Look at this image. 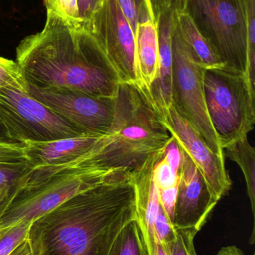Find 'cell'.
Listing matches in <instances>:
<instances>
[{"mask_svg": "<svg viewBox=\"0 0 255 255\" xmlns=\"http://www.w3.org/2000/svg\"><path fill=\"white\" fill-rule=\"evenodd\" d=\"M136 217L132 172L114 169L101 184L32 222L27 240L32 255H109Z\"/></svg>", "mask_w": 255, "mask_h": 255, "instance_id": "cell-1", "label": "cell"}, {"mask_svg": "<svg viewBox=\"0 0 255 255\" xmlns=\"http://www.w3.org/2000/svg\"><path fill=\"white\" fill-rule=\"evenodd\" d=\"M16 63L28 85L115 99L119 83L106 55L85 25L46 7L41 31L16 47Z\"/></svg>", "mask_w": 255, "mask_h": 255, "instance_id": "cell-2", "label": "cell"}, {"mask_svg": "<svg viewBox=\"0 0 255 255\" xmlns=\"http://www.w3.org/2000/svg\"><path fill=\"white\" fill-rule=\"evenodd\" d=\"M171 138L151 91L144 85L119 84L109 133L75 162L79 166L133 172L148 157L163 151Z\"/></svg>", "mask_w": 255, "mask_h": 255, "instance_id": "cell-3", "label": "cell"}, {"mask_svg": "<svg viewBox=\"0 0 255 255\" xmlns=\"http://www.w3.org/2000/svg\"><path fill=\"white\" fill-rule=\"evenodd\" d=\"M112 170L79 166L75 161L27 166L0 215V230L32 223L78 193L101 184Z\"/></svg>", "mask_w": 255, "mask_h": 255, "instance_id": "cell-4", "label": "cell"}, {"mask_svg": "<svg viewBox=\"0 0 255 255\" xmlns=\"http://www.w3.org/2000/svg\"><path fill=\"white\" fill-rule=\"evenodd\" d=\"M225 67L247 76L248 37L245 0H177Z\"/></svg>", "mask_w": 255, "mask_h": 255, "instance_id": "cell-5", "label": "cell"}, {"mask_svg": "<svg viewBox=\"0 0 255 255\" xmlns=\"http://www.w3.org/2000/svg\"><path fill=\"white\" fill-rule=\"evenodd\" d=\"M205 103L223 150L247 137L254 128L255 88L244 73L208 69L204 77Z\"/></svg>", "mask_w": 255, "mask_h": 255, "instance_id": "cell-6", "label": "cell"}, {"mask_svg": "<svg viewBox=\"0 0 255 255\" xmlns=\"http://www.w3.org/2000/svg\"><path fill=\"white\" fill-rule=\"evenodd\" d=\"M172 40V106L197 130L213 152L225 156L207 110L204 88L207 69L183 41L175 27V20Z\"/></svg>", "mask_w": 255, "mask_h": 255, "instance_id": "cell-7", "label": "cell"}, {"mask_svg": "<svg viewBox=\"0 0 255 255\" xmlns=\"http://www.w3.org/2000/svg\"><path fill=\"white\" fill-rule=\"evenodd\" d=\"M0 122L7 139L19 143L88 135L29 94L15 90L0 89Z\"/></svg>", "mask_w": 255, "mask_h": 255, "instance_id": "cell-8", "label": "cell"}, {"mask_svg": "<svg viewBox=\"0 0 255 255\" xmlns=\"http://www.w3.org/2000/svg\"><path fill=\"white\" fill-rule=\"evenodd\" d=\"M85 26L106 55L118 83L144 85L138 71L135 34L116 0H103Z\"/></svg>", "mask_w": 255, "mask_h": 255, "instance_id": "cell-9", "label": "cell"}, {"mask_svg": "<svg viewBox=\"0 0 255 255\" xmlns=\"http://www.w3.org/2000/svg\"><path fill=\"white\" fill-rule=\"evenodd\" d=\"M29 94L85 134L106 136L113 124L116 97L103 98L78 91L31 85Z\"/></svg>", "mask_w": 255, "mask_h": 255, "instance_id": "cell-10", "label": "cell"}, {"mask_svg": "<svg viewBox=\"0 0 255 255\" xmlns=\"http://www.w3.org/2000/svg\"><path fill=\"white\" fill-rule=\"evenodd\" d=\"M163 125L202 172L217 201L227 194L232 181L225 166V156L213 152L201 135L175 110L174 106L159 110Z\"/></svg>", "mask_w": 255, "mask_h": 255, "instance_id": "cell-11", "label": "cell"}, {"mask_svg": "<svg viewBox=\"0 0 255 255\" xmlns=\"http://www.w3.org/2000/svg\"><path fill=\"white\" fill-rule=\"evenodd\" d=\"M182 163L174 213L177 230L199 232L208 220L218 201L214 198L197 166L181 149Z\"/></svg>", "mask_w": 255, "mask_h": 255, "instance_id": "cell-12", "label": "cell"}, {"mask_svg": "<svg viewBox=\"0 0 255 255\" xmlns=\"http://www.w3.org/2000/svg\"><path fill=\"white\" fill-rule=\"evenodd\" d=\"M163 153L162 151L153 154L141 167L132 172L136 191V219L143 234L149 255H154L155 250V223L160 208L158 188L154 179V169Z\"/></svg>", "mask_w": 255, "mask_h": 255, "instance_id": "cell-13", "label": "cell"}, {"mask_svg": "<svg viewBox=\"0 0 255 255\" xmlns=\"http://www.w3.org/2000/svg\"><path fill=\"white\" fill-rule=\"evenodd\" d=\"M103 136L83 135L47 142L25 141L21 144L29 167L59 166L91 152Z\"/></svg>", "mask_w": 255, "mask_h": 255, "instance_id": "cell-14", "label": "cell"}, {"mask_svg": "<svg viewBox=\"0 0 255 255\" xmlns=\"http://www.w3.org/2000/svg\"><path fill=\"white\" fill-rule=\"evenodd\" d=\"M159 64L157 78L151 87V95L158 109L172 106V32L174 8L163 12L157 18Z\"/></svg>", "mask_w": 255, "mask_h": 255, "instance_id": "cell-15", "label": "cell"}, {"mask_svg": "<svg viewBox=\"0 0 255 255\" xmlns=\"http://www.w3.org/2000/svg\"><path fill=\"white\" fill-rule=\"evenodd\" d=\"M136 61L142 83L151 90L158 72L159 43L157 23L148 21L139 24L135 34Z\"/></svg>", "mask_w": 255, "mask_h": 255, "instance_id": "cell-16", "label": "cell"}, {"mask_svg": "<svg viewBox=\"0 0 255 255\" xmlns=\"http://www.w3.org/2000/svg\"><path fill=\"white\" fill-rule=\"evenodd\" d=\"M174 20L183 41L207 70L225 67L187 13L174 8Z\"/></svg>", "mask_w": 255, "mask_h": 255, "instance_id": "cell-17", "label": "cell"}, {"mask_svg": "<svg viewBox=\"0 0 255 255\" xmlns=\"http://www.w3.org/2000/svg\"><path fill=\"white\" fill-rule=\"evenodd\" d=\"M225 157L235 162L241 168L247 184V193L251 204L253 217V232L250 238V244L255 241V150L250 145L247 137L240 139L225 148Z\"/></svg>", "mask_w": 255, "mask_h": 255, "instance_id": "cell-18", "label": "cell"}, {"mask_svg": "<svg viewBox=\"0 0 255 255\" xmlns=\"http://www.w3.org/2000/svg\"><path fill=\"white\" fill-rule=\"evenodd\" d=\"M109 255H149L136 219L130 222L120 232Z\"/></svg>", "mask_w": 255, "mask_h": 255, "instance_id": "cell-19", "label": "cell"}, {"mask_svg": "<svg viewBox=\"0 0 255 255\" xmlns=\"http://www.w3.org/2000/svg\"><path fill=\"white\" fill-rule=\"evenodd\" d=\"M0 89L29 94V85L16 61L0 57Z\"/></svg>", "mask_w": 255, "mask_h": 255, "instance_id": "cell-20", "label": "cell"}, {"mask_svg": "<svg viewBox=\"0 0 255 255\" xmlns=\"http://www.w3.org/2000/svg\"><path fill=\"white\" fill-rule=\"evenodd\" d=\"M134 34L139 24L154 21L150 0H116Z\"/></svg>", "mask_w": 255, "mask_h": 255, "instance_id": "cell-21", "label": "cell"}, {"mask_svg": "<svg viewBox=\"0 0 255 255\" xmlns=\"http://www.w3.org/2000/svg\"><path fill=\"white\" fill-rule=\"evenodd\" d=\"M248 37L247 76L255 88V0H245Z\"/></svg>", "mask_w": 255, "mask_h": 255, "instance_id": "cell-22", "label": "cell"}, {"mask_svg": "<svg viewBox=\"0 0 255 255\" xmlns=\"http://www.w3.org/2000/svg\"><path fill=\"white\" fill-rule=\"evenodd\" d=\"M31 223H20L13 227L1 230L0 255H9L27 239Z\"/></svg>", "mask_w": 255, "mask_h": 255, "instance_id": "cell-23", "label": "cell"}, {"mask_svg": "<svg viewBox=\"0 0 255 255\" xmlns=\"http://www.w3.org/2000/svg\"><path fill=\"white\" fill-rule=\"evenodd\" d=\"M28 166L23 145L19 142L0 139V166L19 167Z\"/></svg>", "mask_w": 255, "mask_h": 255, "instance_id": "cell-24", "label": "cell"}, {"mask_svg": "<svg viewBox=\"0 0 255 255\" xmlns=\"http://www.w3.org/2000/svg\"><path fill=\"white\" fill-rule=\"evenodd\" d=\"M154 179L158 190H167L179 184L180 173L162 156L154 167Z\"/></svg>", "mask_w": 255, "mask_h": 255, "instance_id": "cell-25", "label": "cell"}, {"mask_svg": "<svg viewBox=\"0 0 255 255\" xmlns=\"http://www.w3.org/2000/svg\"><path fill=\"white\" fill-rule=\"evenodd\" d=\"M178 231L160 204L155 223L156 244L171 246L177 240Z\"/></svg>", "mask_w": 255, "mask_h": 255, "instance_id": "cell-26", "label": "cell"}, {"mask_svg": "<svg viewBox=\"0 0 255 255\" xmlns=\"http://www.w3.org/2000/svg\"><path fill=\"white\" fill-rule=\"evenodd\" d=\"M178 231L177 240L171 246L172 255H197L194 240L198 232L191 229Z\"/></svg>", "mask_w": 255, "mask_h": 255, "instance_id": "cell-27", "label": "cell"}, {"mask_svg": "<svg viewBox=\"0 0 255 255\" xmlns=\"http://www.w3.org/2000/svg\"><path fill=\"white\" fill-rule=\"evenodd\" d=\"M53 7L64 19L82 25L79 19L77 0H55Z\"/></svg>", "mask_w": 255, "mask_h": 255, "instance_id": "cell-28", "label": "cell"}, {"mask_svg": "<svg viewBox=\"0 0 255 255\" xmlns=\"http://www.w3.org/2000/svg\"><path fill=\"white\" fill-rule=\"evenodd\" d=\"M178 185L167 190H158L160 205L166 212L168 218L172 223L174 221V213H175Z\"/></svg>", "mask_w": 255, "mask_h": 255, "instance_id": "cell-29", "label": "cell"}, {"mask_svg": "<svg viewBox=\"0 0 255 255\" xmlns=\"http://www.w3.org/2000/svg\"><path fill=\"white\" fill-rule=\"evenodd\" d=\"M81 23L86 25L103 0H77Z\"/></svg>", "mask_w": 255, "mask_h": 255, "instance_id": "cell-30", "label": "cell"}, {"mask_svg": "<svg viewBox=\"0 0 255 255\" xmlns=\"http://www.w3.org/2000/svg\"><path fill=\"white\" fill-rule=\"evenodd\" d=\"M177 0H150L155 22L163 12L173 8Z\"/></svg>", "mask_w": 255, "mask_h": 255, "instance_id": "cell-31", "label": "cell"}, {"mask_svg": "<svg viewBox=\"0 0 255 255\" xmlns=\"http://www.w3.org/2000/svg\"><path fill=\"white\" fill-rule=\"evenodd\" d=\"M9 255H31V247L28 244V240L22 243L17 248L15 249Z\"/></svg>", "mask_w": 255, "mask_h": 255, "instance_id": "cell-32", "label": "cell"}, {"mask_svg": "<svg viewBox=\"0 0 255 255\" xmlns=\"http://www.w3.org/2000/svg\"><path fill=\"white\" fill-rule=\"evenodd\" d=\"M216 255H246L241 249L236 246H229L223 247ZM253 255H255V253Z\"/></svg>", "mask_w": 255, "mask_h": 255, "instance_id": "cell-33", "label": "cell"}, {"mask_svg": "<svg viewBox=\"0 0 255 255\" xmlns=\"http://www.w3.org/2000/svg\"><path fill=\"white\" fill-rule=\"evenodd\" d=\"M10 192H9L8 190L0 189V215L5 208L7 202L10 199Z\"/></svg>", "mask_w": 255, "mask_h": 255, "instance_id": "cell-34", "label": "cell"}, {"mask_svg": "<svg viewBox=\"0 0 255 255\" xmlns=\"http://www.w3.org/2000/svg\"><path fill=\"white\" fill-rule=\"evenodd\" d=\"M171 246L156 244L154 255H172V251H171Z\"/></svg>", "mask_w": 255, "mask_h": 255, "instance_id": "cell-35", "label": "cell"}, {"mask_svg": "<svg viewBox=\"0 0 255 255\" xmlns=\"http://www.w3.org/2000/svg\"><path fill=\"white\" fill-rule=\"evenodd\" d=\"M0 139H6V140H8L6 137V133L5 131H4V127H3L2 124L0 122Z\"/></svg>", "mask_w": 255, "mask_h": 255, "instance_id": "cell-36", "label": "cell"}, {"mask_svg": "<svg viewBox=\"0 0 255 255\" xmlns=\"http://www.w3.org/2000/svg\"><path fill=\"white\" fill-rule=\"evenodd\" d=\"M46 7H52L55 4V0H44Z\"/></svg>", "mask_w": 255, "mask_h": 255, "instance_id": "cell-37", "label": "cell"}, {"mask_svg": "<svg viewBox=\"0 0 255 255\" xmlns=\"http://www.w3.org/2000/svg\"><path fill=\"white\" fill-rule=\"evenodd\" d=\"M0 233H1V230H0Z\"/></svg>", "mask_w": 255, "mask_h": 255, "instance_id": "cell-38", "label": "cell"}]
</instances>
